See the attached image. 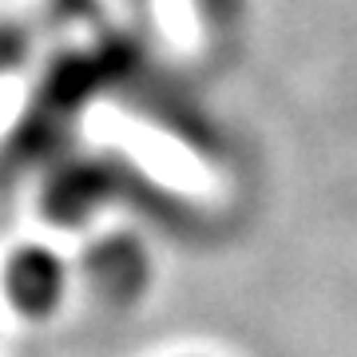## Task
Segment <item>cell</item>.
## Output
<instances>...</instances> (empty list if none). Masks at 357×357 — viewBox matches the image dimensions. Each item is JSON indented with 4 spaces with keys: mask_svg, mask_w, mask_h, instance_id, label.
<instances>
[{
    "mask_svg": "<svg viewBox=\"0 0 357 357\" xmlns=\"http://www.w3.org/2000/svg\"><path fill=\"white\" fill-rule=\"evenodd\" d=\"M4 290L20 314H48L64 290V270L48 250H20L4 270Z\"/></svg>",
    "mask_w": 357,
    "mask_h": 357,
    "instance_id": "1",
    "label": "cell"
}]
</instances>
